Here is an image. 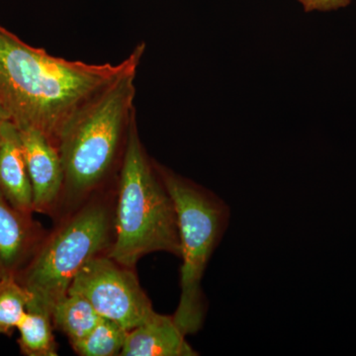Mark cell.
Wrapping results in <instances>:
<instances>
[{
    "instance_id": "2e32d148",
    "label": "cell",
    "mask_w": 356,
    "mask_h": 356,
    "mask_svg": "<svg viewBox=\"0 0 356 356\" xmlns=\"http://www.w3.org/2000/svg\"><path fill=\"white\" fill-rule=\"evenodd\" d=\"M8 120H10V117H9L8 113H7L6 108H4L1 103H0V142H1L2 130H3L4 124Z\"/></svg>"
},
{
    "instance_id": "30bf717a",
    "label": "cell",
    "mask_w": 356,
    "mask_h": 356,
    "mask_svg": "<svg viewBox=\"0 0 356 356\" xmlns=\"http://www.w3.org/2000/svg\"><path fill=\"white\" fill-rule=\"evenodd\" d=\"M172 316L156 313L144 324L129 331L121 356H195Z\"/></svg>"
},
{
    "instance_id": "3957f363",
    "label": "cell",
    "mask_w": 356,
    "mask_h": 356,
    "mask_svg": "<svg viewBox=\"0 0 356 356\" xmlns=\"http://www.w3.org/2000/svg\"><path fill=\"white\" fill-rule=\"evenodd\" d=\"M136 74H126L103 91L63 134L58 147L67 195L81 197L95 191L123 156L135 119Z\"/></svg>"
},
{
    "instance_id": "6da1fadb",
    "label": "cell",
    "mask_w": 356,
    "mask_h": 356,
    "mask_svg": "<svg viewBox=\"0 0 356 356\" xmlns=\"http://www.w3.org/2000/svg\"><path fill=\"white\" fill-rule=\"evenodd\" d=\"M145 50L140 43L119 64L89 65L54 57L0 25V103L16 127L36 129L58 147L89 103L137 72Z\"/></svg>"
},
{
    "instance_id": "52a82bcc",
    "label": "cell",
    "mask_w": 356,
    "mask_h": 356,
    "mask_svg": "<svg viewBox=\"0 0 356 356\" xmlns=\"http://www.w3.org/2000/svg\"><path fill=\"white\" fill-rule=\"evenodd\" d=\"M18 130L31 180L34 212L47 213L64 192L65 173L60 152L36 129Z\"/></svg>"
},
{
    "instance_id": "5bb4252c",
    "label": "cell",
    "mask_w": 356,
    "mask_h": 356,
    "mask_svg": "<svg viewBox=\"0 0 356 356\" xmlns=\"http://www.w3.org/2000/svg\"><path fill=\"white\" fill-rule=\"evenodd\" d=\"M29 301V293L15 277L0 280V334H13L27 311Z\"/></svg>"
},
{
    "instance_id": "277c9868",
    "label": "cell",
    "mask_w": 356,
    "mask_h": 356,
    "mask_svg": "<svg viewBox=\"0 0 356 356\" xmlns=\"http://www.w3.org/2000/svg\"><path fill=\"white\" fill-rule=\"evenodd\" d=\"M177 210L182 259L179 303L173 320L185 334L202 329L207 305L201 282L213 252L228 228L231 211L216 194L156 165Z\"/></svg>"
},
{
    "instance_id": "8992f818",
    "label": "cell",
    "mask_w": 356,
    "mask_h": 356,
    "mask_svg": "<svg viewBox=\"0 0 356 356\" xmlns=\"http://www.w3.org/2000/svg\"><path fill=\"white\" fill-rule=\"evenodd\" d=\"M133 269L97 255L77 273L67 294L83 297L102 318L131 331L156 314Z\"/></svg>"
},
{
    "instance_id": "8fae6325",
    "label": "cell",
    "mask_w": 356,
    "mask_h": 356,
    "mask_svg": "<svg viewBox=\"0 0 356 356\" xmlns=\"http://www.w3.org/2000/svg\"><path fill=\"white\" fill-rule=\"evenodd\" d=\"M102 318L88 300L76 294H67L51 310L54 325L64 332L70 346L88 336Z\"/></svg>"
},
{
    "instance_id": "7a4b0ae2",
    "label": "cell",
    "mask_w": 356,
    "mask_h": 356,
    "mask_svg": "<svg viewBox=\"0 0 356 356\" xmlns=\"http://www.w3.org/2000/svg\"><path fill=\"white\" fill-rule=\"evenodd\" d=\"M156 252L181 255L177 210L156 165L147 158L134 119L121 161L114 241L107 255L134 268L142 257Z\"/></svg>"
},
{
    "instance_id": "9a60e30c",
    "label": "cell",
    "mask_w": 356,
    "mask_h": 356,
    "mask_svg": "<svg viewBox=\"0 0 356 356\" xmlns=\"http://www.w3.org/2000/svg\"><path fill=\"white\" fill-rule=\"evenodd\" d=\"M306 13L337 10L350 6L351 0H299Z\"/></svg>"
},
{
    "instance_id": "9c48e42d",
    "label": "cell",
    "mask_w": 356,
    "mask_h": 356,
    "mask_svg": "<svg viewBox=\"0 0 356 356\" xmlns=\"http://www.w3.org/2000/svg\"><path fill=\"white\" fill-rule=\"evenodd\" d=\"M0 192L15 209L32 215L33 191L19 130L6 122L0 142Z\"/></svg>"
},
{
    "instance_id": "5b68a950",
    "label": "cell",
    "mask_w": 356,
    "mask_h": 356,
    "mask_svg": "<svg viewBox=\"0 0 356 356\" xmlns=\"http://www.w3.org/2000/svg\"><path fill=\"white\" fill-rule=\"evenodd\" d=\"M114 241V219L106 205L90 203L77 211L40 243L16 280L30 295L28 307L50 312L67 296L84 264L109 252Z\"/></svg>"
},
{
    "instance_id": "4fadbf2b",
    "label": "cell",
    "mask_w": 356,
    "mask_h": 356,
    "mask_svg": "<svg viewBox=\"0 0 356 356\" xmlns=\"http://www.w3.org/2000/svg\"><path fill=\"white\" fill-rule=\"evenodd\" d=\"M128 332V330L113 321L103 318L88 336L72 344V348L81 356L120 355Z\"/></svg>"
},
{
    "instance_id": "7c38bea8",
    "label": "cell",
    "mask_w": 356,
    "mask_h": 356,
    "mask_svg": "<svg viewBox=\"0 0 356 356\" xmlns=\"http://www.w3.org/2000/svg\"><path fill=\"white\" fill-rule=\"evenodd\" d=\"M50 312L37 307H28L17 325L18 344L22 355L27 356H56L57 343L53 334Z\"/></svg>"
},
{
    "instance_id": "ba28073f",
    "label": "cell",
    "mask_w": 356,
    "mask_h": 356,
    "mask_svg": "<svg viewBox=\"0 0 356 356\" xmlns=\"http://www.w3.org/2000/svg\"><path fill=\"white\" fill-rule=\"evenodd\" d=\"M42 240L31 215L15 209L0 192V280L17 277Z\"/></svg>"
}]
</instances>
